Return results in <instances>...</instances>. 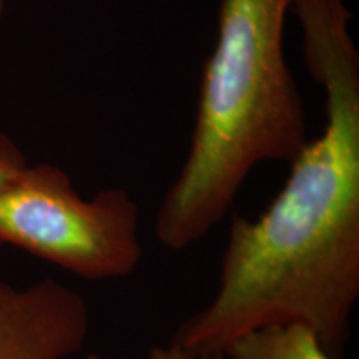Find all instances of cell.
I'll list each match as a JSON object with an SVG mask.
<instances>
[{"label": "cell", "mask_w": 359, "mask_h": 359, "mask_svg": "<svg viewBox=\"0 0 359 359\" xmlns=\"http://www.w3.org/2000/svg\"><path fill=\"white\" fill-rule=\"evenodd\" d=\"M0 12H2V0H0Z\"/></svg>", "instance_id": "cell-9"}, {"label": "cell", "mask_w": 359, "mask_h": 359, "mask_svg": "<svg viewBox=\"0 0 359 359\" xmlns=\"http://www.w3.org/2000/svg\"><path fill=\"white\" fill-rule=\"evenodd\" d=\"M6 245L82 280H122L143 258L140 208L125 188L83 198L62 168L27 165L0 188V246Z\"/></svg>", "instance_id": "cell-3"}, {"label": "cell", "mask_w": 359, "mask_h": 359, "mask_svg": "<svg viewBox=\"0 0 359 359\" xmlns=\"http://www.w3.org/2000/svg\"><path fill=\"white\" fill-rule=\"evenodd\" d=\"M306 69L325 92L323 132L257 219L233 215L210 303L173 343L224 351L241 334L303 325L343 359L359 299V52L344 0H294Z\"/></svg>", "instance_id": "cell-1"}, {"label": "cell", "mask_w": 359, "mask_h": 359, "mask_svg": "<svg viewBox=\"0 0 359 359\" xmlns=\"http://www.w3.org/2000/svg\"><path fill=\"white\" fill-rule=\"evenodd\" d=\"M70 359H74V358H70ZM80 359H109V358H105V356H103V354H98V353H88V354H85V356H82Z\"/></svg>", "instance_id": "cell-8"}, {"label": "cell", "mask_w": 359, "mask_h": 359, "mask_svg": "<svg viewBox=\"0 0 359 359\" xmlns=\"http://www.w3.org/2000/svg\"><path fill=\"white\" fill-rule=\"evenodd\" d=\"M88 334V304L64 283L19 288L0 280V359H70Z\"/></svg>", "instance_id": "cell-4"}, {"label": "cell", "mask_w": 359, "mask_h": 359, "mask_svg": "<svg viewBox=\"0 0 359 359\" xmlns=\"http://www.w3.org/2000/svg\"><path fill=\"white\" fill-rule=\"evenodd\" d=\"M294 0H222L190 148L155 222L165 248L196 245L230 213L253 168L291 163L308 143L304 102L285 53Z\"/></svg>", "instance_id": "cell-2"}, {"label": "cell", "mask_w": 359, "mask_h": 359, "mask_svg": "<svg viewBox=\"0 0 359 359\" xmlns=\"http://www.w3.org/2000/svg\"><path fill=\"white\" fill-rule=\"evenodd\" d=\"M25 155L6 133L0 132V188L11 183L27 167Z\"/></svg>", "instance_id": "cell-6"}, {"label": "cell", "mask_w": 359, "mask_h": 359, "mask_svg": "<svg viewBox=\"0 0 359 359\" xmlns=\"http://www.w3.org/2000/svg\"><path fill=\"white\" fill-rule=\"evenodd\" d=\"M226 359H331L311 330L275 325L241 334L224 348Z\"/></svg>", "instance_id": "cell-5"}, {"label": "cell", "mask_w": 359, "mask_h": 359, "mask_svg": "<svg viewBox=\"0 0 359 359\" xmlns=\"http://www.w3.org/2000/svg\"><path fill=\"white\" fill-rule=\"evenodd\" d=\"M147 359H226V356L223 351H193L182 344L168 341L167 344L151 346Z\"/></svg>", "instance_id": "cell-7"}]
</instances>
